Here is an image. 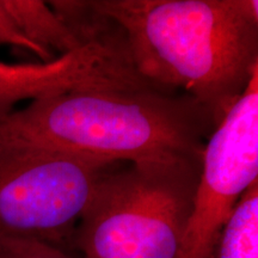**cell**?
<instances>
[{"mask_svg": "<svg viewBox=\"0 0 258 258\" xmlns=\"http://www.w3.org/2000/svg\"><path fill=\"white\" fill-rule=\"evenodd\" d=\"M258 182V71L203 150L192 211L177 258H209L241 196Z\"/></svg>", "mask_w": 258, "mask_h": 258, "instance_id": "5", "label": "cell"}, {"mask_svg": "<svg viewBox=\"0 0 258 258\" xmlns=\"http://www.w3.org/2000/svg\"><path fill=\"white\" fill-rule=\"evenodd\" d=\"M0 258H73L69 252L35 240L0 238Z\"/></svg>", "mask_w": 258, "mask_h": 258, "instance_id": "9", "label": "cell"}, {"mask_svg": "<svg viewBox=\"0 0 258 258\" xmlns=\"http://www.w3.org/2000/svg\"><path fill=\"white\" fill-rule=\"evenodd\" d=\"M123 161L0 143V238L35 240L70 253L102 177Z\"/></svg>", "mask_w": 258, "mask_h": 258, "instance_id": "4", "label": "cell"}, {"mask_svg": "<svg viewBox=\"0 0 258 258\" xmlns=\"http://www.w3.org/2000/svg\"><path fill=\"white\" fill-rule=\"evenodd\" d=\"M123 36L139 76L186 93L215 125L258 71L257 0H92Z\"/></svg>", "mask_w": 258, "mask_h": 258, "instance_id": "1", "label": "cell"}, {"mask_svg": "<svg viewBox=\"0 0 258 258\" xmlns=\"http://www.w3.org/2000/svg\"><path fill=\"white\" fill-rule=\"evenodd\" d=\"M209 258H258V182L237 203Z\"/></svg>", "mask_w": 258, "mask_h": 258, "instance_id": "8", "label": "cell"}, {"mask_svg": "<svg viewBox=\"0 0 258 258\" xmlns=\"http://www.w3.org/2000/svg\"><path fill=\"white\" fill-rule=\"evenodd\" d=\"M214 121L195 99L147 85L86 89L31 101L0 117V143L135 163L202 156Z\"/></svg>", "mask_w": 258, "mask_h": 258, "instance_id": "2", "label": "cell"}, {"mask_svg": "<svg viewBox=\"0 0 258 258\" xmlns=\"http://www.w3.org/2000/svg\"><path fill=\"white\" fill-rule=\"evenodd\" d=\"M3 5L29 41L48 53L61 55L78 50L85 44L48 2L41 0H2Z\"/></svg>", "mask_w": 258, "mask_h": 258, "instance_id": "7", "label": "cell"}, {"mask_svg": "<svg viewBox=\"0 0 258 258\" xmlns=\"http://www.w3.org/2000/svg\"><path fill=\"white\" fill-rule=\"evenodd\" d=\"M202 156L117 164L96 186L71 240L83 258H177Z\"/></svg>", "mask_w": 258, "mask_h": 258, "instance_id": "3", "label": "cell"}, {"mask_svg": "<svg viewBox=\"0 0 258 258\" xmlns=\"http://www.w3.org/2000/svg\"><path fill=\"white\" fill-rule=\"evenodd\" d=\"M0 44L2 46H11L18 48V49L30 51L31 54H34L38 59H41L42 62H50V61L56 59L53 54L48 53V51L42 49V48L29 41L19 31L17 25L14 23V21L10 17L8 12H6L2 0H0Z\"/></svg>", "mask_w": 258, "mask_h": 258, "instance_id": "10", "label": "cell"}, {"mask_svg": "<svg viewBox=\"0 0 258 258\" xmlns=\"http://www.w3.org/2000/svg\"><path fill=\"white\" fill-rule=\"evenodd\" d=\"M141 84L123 42L108 36L50 62L0 61V117L19 102L86 89H125Z\"/></svg>", "mask_w": 258, "mask_h": 258, "instance_id": "6", "label": "cell"}]
</instances>
